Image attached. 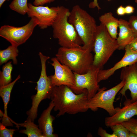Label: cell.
I'll return each instance as SVG.
<instances>
[{
    "label": "cell",
    "mask_w": 137,
    "mask_h": 137,
    "mask_svg": "<svg viewBox=\"0 0 137 137\" xmlns=\"http://www.w3.org/2000/svg\"><path fill=\"white\" fill-rule=\"evenodd\" d=\"M120 78L125 82L119 92V93L126 97V92L129 90L130 92L131 100L133 101L137 100V62L123 68Z\"/></svg>",
    "instance_id": "4fadbf2b"
},
{
    "label": "cell",
    "mask_w": 137,
    "mask_h": 137,
    "mask_svg": "<svg viewBox=\"0 0 137 137\" xmlns=\"http://www.w3.org/2000/svg\"><path fill=\"white\" fill-rule=\"evenodd\" d=\"M118 47L117 40L111 37L105 27L100 23L97 26L95 37L93 50L95 55L93 65L102 69Z\"/></svg>",
    "instance_id": "5b68a950"
},
{
    "label": "cell",
    "mask_w": 137,
    "mask_h": 137,
    "mask_svg": "<svg viewBox=\"0 0 137 137\" xmlns=\"http://www.w3.org/2000/svg\"><path fill=\"white\" fill-rule=\"evenodd\" d=\"M100 23L106 27L108 32L113 39L116 40L117 37V29L118 27L119 19L116 18L110 12L105 13L99 17Z\"/></svg>",
    "instance_id": "ac0fdd59"
},
{
    "label": "cell",
    "mask_w": 137,
    "mask_h": 137,
    "mask_svg": "<svg viewBox=\"0 0 137 137\" xmlns=\"http://www.w3.org/2000/svg\"><path fill=\"white\" fill-rule=\"evenodd\" d=\"M65 0V1H67V0Z\"/></svg>",
    "instance_id": "8d00e7d4"
},
{
    "label": "cell",
    "mask_w": 137,
    "mask_h": 137,
    "mask_svg": "<svg viewBox=\"0 0 137 137\" xmlns=\"http://www.w3.org/2000/svg\"><path fill=\"white\" fill-rule=\"evenodd\" d=\"M56 0H35L33 5L36 6H43V5L54 2Z\"/></svg>",
    "instance_id": "83f0119b"
},
{
    "label": "cell",
    "mask_w": 137,
    "mask_h": 137,
    "mask_svg": "<svg viewBox=\"0 0 137 137\" xmlns=\"http://www.w3.org/2000/svg\"><path fill=\"white\" fill-rule=\"evenodd\" d=\"M20 78L19 75L13 82L8 84L0 87V96L2 99L4 105V113L3 115L2 123L5 126H13V121L7 114V105L9 101L11 91L16 82Z\"/></svg>",
    "instance_id": "e0dca14e"
},
{
    "label": "cell",
    "mask_w": 137,
    "mask_h": 137,
    "mask_svg": "<svg viewBox=\"0 0 137 137\" xmlns=\"http://www.w3.org/2000/svg\"><path fill=\"white\" fill-rule=\"evenodd\" d=\"M18 47L11 45L5 49L0 50V64L6 63L9 60L12 59L14 64H16L19 50Z\"/></svg>",
    "instance_id": "ffe728a7"
},
{
    "label": "cell",
    "mask_w": 137,
    "mask_h": 137,
    "mask_svg": "<svg viewBox=\"0 0 137 137\" xmlns=\"http://www.w3.org/2000/svg\"><path fill=\"white\" fill-rule=\"evenodd\" d=\"M39 55L41 62V70L40 76L35 88L37 92L35 95L31 96V107L26 112L28 117L33 122L37 117L38 108L40 103L44 99H50L55 87L46 72V62L50 57L44 55L41 52Z\"/></svg>",
    "instance_id": "8992f818"
},
{
    "label": "cell",
    "mask_w": 137,
    "mask_h": 137,
    "mask_svg": "<svg viewBox=\"0 0 137 137\" xmlns=\"http://www.w3.org/2000/svg\"><path fill=\"white\" fill-rule=\"evenodd\" d=\"M3 125L2 123L0 124V137H12L13 136L16 130L13 129H8Z\"/></svg>",
    "instance_id": "d4e9b609"
},
{
    "label": "cell",
    "mask_w": 137,
    "mask_h": 137,
    "mask_svg": "<svg viewBox=\"0 0 137 137\" xmlns=\"http://www.w3.org/2000/svg\"><path fill=\"white\" fill-rule=\"evenodd\" d=\"M125 82L123 80L115 86L106 90L105 87L99 88L96 94L89 100L87 104L88 108L94 111H97L99 108L106 110L110 116L116 112L117 108H115L113 105L114 99L117 93L123 88Z\"/></svg>",
    "instance_id": "52a82bcc"
},
{
    "label": "cell",
    "mask_w": 137,
    "mask_h": 137,
    "mask_svg": "<svg viewBox=\"0 0 137 137\" xmlns=\"http://www.w3.org/2000/svg\"><path fill=\"white\" fill-rule=\"evenodd\" d=\"M100 68L93 65L86 73L79 74L74 73L75 83L71 89L75 93H81L87 90L88 98L90 99L96 94L100 88L97 77Z\"/></svg>",
    "instance_id": "9c48e42d"
},
{
    "label": "cell",
    "mask_w": 137,
    "mask_h": 137,
    "mask_svg": "<svg viewBox=\"0 0 137 137\" xmlns=\"http://www.w3.org/2000/svg\"><path fill=\"white\" fill-rule=\"evenodd\" d=\"M70 11L63 6H58L56 18L52 26L53 36L61 47H80L83 42L73 25L68 21Z\"/></svg>",
    "instance_id": "7a4b0ae2"
},
{
    "label": "cell",
    "mask_w": 137,
    "mask_h": 137,
    "mask_svg": "<svg viewBox=\"0 0 137 137\" xmlns=\"http://www.w3.org/2000/svg\"><path fill=\"white\" fill-rule=\"evenodd\" d=\"M51 65L54 67L55 73L49 76L54 86L66 85L71 89L74 86L75 76L74 72L67 66L62 64L56 57L51 58Z\"/></svg>",
    "instance_id": "8fae6325"
},
{
    "label": "cell",
    "mask_w": 137,
    "mask_h": 137,
    "mask_svg": "<svg viewBox=\"0 0 137 137\" xmlns=\"http://www.w3.org/2000/svg\"><path fill=\"white\" fill-rule=\"evenodd\" d=\"M108 0V1H110L111 0Z\"/></svg>",
    "instance_id": "d590c367"
},
{
    "label": "cell",
    "mask_w": 137,
    "mask_h": 137,
    "mask_svg": "<svg viewBox=\"0 0 137 137\" xmlns=\"http://www.w3.org/2000/svg\"><path fill=\"white\" fill-rule=\"evenodd\" d=\"M128 46L133 51L137 52V37H135L132 42Z\"/></svg>",
    "instance_id": "f1b7e54d"
},
{
    "label": "cell",
    "mask_w": 137,
    "mask_h": 137,
    "mask_svg": "<svg viewBox=\"0 0 137 137\" xmlns=\"http://www.w3.org/2000/svg\"><path fill=\"white\" fill-rule=\"evenodd\" d=\"M110 127L117 137H128L130 131L122 124L112 125Z\"/></svg>",
    "instance_id": "603a6c76"
},
{
    "label": "cell",
    "mask_w": 137,
    "mask_h": 137,
    "mask_svg": "<svg viewBox=\"0 0 137 137\" xmlns=\"http://www.w3.org/2000/svg\"><path fill=\"white\" fill-rule=\"evenodd\" d=\"M125 49V52L123 57L113 67L107 70H99L97 77L98 83L102 80L108 79L117 70L137 62V52L133 51L128 45Z\"/></svg>",
    "instance_id": "5bb4252c"
},
{
    "label": "cell",
    "mask_w": 137,
    "mask_h": 137,
    "mask_svg": "<svg viewBox=\"0 0 137 137\" xmlns=\"http://www.w3.org/2000/svg\"><path fill=\"white\" fill-rule=\"evenodd\" d=\"M27 13L29 17H34L39 21L38 26L43 29L52 26L57 15L58 6L49 7L43 6H35L30 3L27 4Z\"/></svg>",
    "instance_id": "30bf717a"
},
{
    "label": "cell",
    "mask_w": 137,
    "mask_h": 137,
    "mask_svg": "<svg viewBox=\"0 0 137 137\" xmlns=\"http://www.w3.org/2000/svg\"><path fill=\"white\" fill-rule=\"evenodd\" d=\"M125 8L126 14H131L134 12V8L132 6L128 5Z\"/></svg>",
    "instance_id": "1f68e13d"
},
{
    "label": "cell",
    "mask_w": 137,
    "mask_h": 137,
    "mask_svg": "<svg viewBox=\"0 0 137 137\" xmlns=\"http://www.w3.org/2000/svg\"><path fill=\"white\" fill-rule=\"evenodd\" d=\"M126 100L122 108H117L116 113L112 116L106 117L105 124L107 127L122 124L135 115H137V100L132 101L125 97Z\"/></svg>",
    "instance_id": "7c38bea8"
},
{
    "label": "cell",
    "mask_w": 137,
    "mask_h": 137,
    "mask_svg": "<svg viewBox=\"0 0 137 137\" xmlns=\"http://www.w3.org/2000/svg\"><path fill=\"white\" fill-rule=\"evenodd\" d=\"M27 0H13L9 5L12 10L21 14L27 13L28 9Z\"/></svg>",
    "instance_id": "7402d4cb"
},
{
    "label": "cell",
    "mask_w": 137,
    "mask_h": 137,
    "mask_svg": "<svg viewBox=\"0 0 137 137\" xmlns=\"http://www.w3.org/2000/svg\"><path fill=\"white\" fill-rule=\"evenodd\" d=\"M97 134L101 137H117L114 133H113L112 134L109 133L106 130L100 127H99Z\"/></svg>",
    "instance_id": "4316f807"
},
{
    "label": "cell",
    "mask_w": 137,
    "mask_h": 137,
    "mask_svg": "<svg viewBox=\"0 0 137 137\" xmlns=\"http://www.w3.org/2000/svg\"><path fill=\"white\" fill-rule=\"evenodd\" d=\"M116 13L118 15L122 16L126 14L125 8L122 5L120 6L117 8Z\"/></svg>",
    "instance_id": "4dcf8cb0"
},
{
    "label": "cell",
    "mask_w": 137,
    "mask_h": 137,
    "mask_svg": "<svg viewBox=\"0 0 137 137\" xmlns=\"http://www.w3.org/2000/svg\"><path fill=\"white\" fill-rule=\"evenodd\" d=\"M11 61L7 63L2 67V71L0 72V86L6 85L12 80L11 73L13 69Z\"/></svg>",
    "instance_id": "44dd1931"
},
{
    "label": "cell",
    "mask_w": 137,
    "mask_h": 137,
    "mask_svg": "<svg viewBox=\"0 0 137 137\" xmlns=\"http://www.w3.org/2000/svg\"><path fill=\"white\" fill-rule=\"evenodd\" d=\"M128 137H137V135L134 133L130 132Z\"/></svg>",
    "instance_id": "d6a6232c"
},
{
    "label": "cell",
    "mask_w": 137,
    "mask_h": 137,
    "mask_svg": "<svg viewBox=\"0 0 137 137\" xmlns=\"http://www.w3.org/2000/svg\"><path fill=\"white\" fill-rule=\"evenodd\" d=\"M88 95L87 89L77 94L67 86L55 87L50 99L54 105V110L58 111L57 117L65 113L74 115L87 112L89 109L87 106Z\"/></svg>",
    "instance_id": "6da1fadb"
},
{
    "label": "cell",
    "mask_w": 137,
    "mask_h": 137,
    "mask_svg": "<svg viewBox=\"0 0 137 137\" xmlns=\"http://www.w3.org/2000/svg\"><path fill=\"white\" fill-rule=\"evenodd\" d=\"M122 124L130 132L134 133L137 135V118L132 117Z\"/></svg>",
    "instance_id": "cb8c5ba5"
},
{
    "label": "cell",
    "mask_w": 137,
    "mask_h": 137,
    "mask_svg": "<svg viewBox=\"0 0 137 137\" xmlns=\"http://www.w3.org/2000/svg\"><path fill=\"white\" fill-rule=\"evenodd\" d=\"M89 6L90 8H94L96 7L98 10L101 9L98 4V0H93L89 4Z\"/></svg>",
    "instance_id": "f546056e"
},
{
    "label": "cell",
    "mask_w": 137,
    "mask_h": 137,
    "mask_svg": "<svg viewBox=\"0 0 137 137\" xmlns=\"http://www.w3.org/2000/svg\"><path fill=\"white\" fill-rule=\"evenodd\" d=\"M128 22L135 37H137V16H130Z\"/></svg>",
    "instance_id": "484cf974"
},
{
    "label": "cell",
    "mask_w": 137,
    "mask_h": 137,
    "mask_svg": "<svg viewBox=\"0 0 137 137\" xmlns=\"http://www.w3.org/2000/svg\"><path fill=\"white\" fill-rule=\"evenodd\" d=\"M90 49L80 47H60L56 57L62 64L74 72L82 74L87 72L93 65L94 56Z\"/></svg>",
    "instance_id": "277c9868"
},
{
    "label": "cell",
    "mask_w": 137,
    "mask_h": 137,
    "mask_svg": "<svg viewBox=\"0 0 137 137\" xmlns=\"http://www.w3.org/2000/svg\"><path fill=\"white\" fill-rule=\"evenodd\" d=\"M54 105L53 101L49 103L48 107L42 113L38 122V127L42 131L44 137H57L58 135L53 133V123L55 118L51 115Z\"/></svg>",
    "instance_id": "9a60e30c"
},
{
    "label": "cell",
    "mask_w": 137,
    "mask_h": 137,
    "mask_svg": "<svg viewBox=\"0 0 137 137\" xmlns=\"http://www.w3.org/2000/svg\"><path fill=\"white\" fill-rule=\"evenodd\" d=\"M6 0H0V7H2L4 3Z\"/></svg>",
    "instance_id": "836d02e7"
},
{
    "label": "cell",
    "mask_w": 137,
    "mask_h": 137,
    "mask_svg": "<svg viewBox=\"0 0 137 137\" xmlns=\"http://www.w3.org/2000/svg\"><path fill=\"white\" fill-rule=\"evenodd\" d=\"M69 22L74 26L82 42V47L93 50L97 26L94 18L76 5L70 11Z\"/></svg>",
    "instance_id": "3957f363"
},
{
    "label": "cell",
    "mask_w": 137,
    "mask_h": 137,
    "mask_svg": "<svg viewBox=\"0 0 137 137\" xmlns=\"http://www.w3.org/2000/svg\"><path fill=\"white\" fill-rule=\"evenodd\" d=\"M118 26L119 33L116 40L118 45V49H125L133 41L135 37L128 21L120 19Z\"/></svg>",
    "instance_id": "2e32d148"
},
{
    "label": "cell",
    "mask_w": 137,
    "mask_h": 137,
    "mask_svg": "<svg viewBox=\"0 0 137 137\" xmlns=\"http://www.w3.org/2000/svg\"><path fill=\"white\" fill-rule=\"evenodd\" d=\"M16 124L18 128L20 127L25 128V129L21 130L19 132L27 135L28 137H44L38 126L28 117L24 123Z\"/></svg>",
    "instance_id": "d6986e66"
},
{
    "label": "cell",
    "mask_w": 137,
    "mask_h": 137,
    "mask_svg": "<svg viewBox=\"0 0 137 137\" xmlns=\"http://www.w3.org/2000/svg\"><path fill=\"white\" fill-rule=\"evenodd\" d=\"M28 23L20 27L8 25L2 26L0 28V36L6 39L11 45L18 47L25 43L30 38L39 21L32 17Z\"/></svg>",
    "instance_id": "ba28073f"
},
{
    "label": "cell",
    "mask_w": 137,
    "mask_h": 137,
    "mask_svg": "<svg viewBox=\"0 0 137 137\" xmlns=\"http://www.w3.org/2000/svg\"><path fill=\"white\" fill-rule=\"evenodd\" d=\"M135 2L136 3H137V0H135Z\"/></svg>",
    "instance_id": "e575fe53"
}]
</instances>
